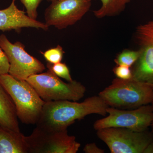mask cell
Returning a JSON list of instances; mask_svg holds the SVG:
<instances>
[{
  "mask_svg": "<svg viewBox=\"0 0 153 153\" xmlns=\"http://www.w3.org/2000/svg\"><path fill=\"white\" fill-rule=\"evenodd\" d=\"M98 138L106 144L111 153H143L153 140L152 132L135 131L111 127L97 131Z\"/></svg>",
  "mask_w": 153,
  "mask_h": 153,
  "instance_id": "obj_5",
  "label": "cell"
},
{
  "mask_svg": "<svg viewBox=\"0 0 153 153\" xmlns=\"http://www.w3.org/2000/svg\"><path fill=\"white\" fill-rule=\"evenodd\" d=\"M26 9L27 15L33 19L38 17L37 9L43 0H20Z\"/></svg>",
  "mask_w": 153,
  "mask_h": 153,
  "instance_id": "obj_18",
  "label": "cell"
},
{
  "mask_svg": "<svg viewBox=\"0 0 153 153\" xmlns=\"http://www.w3.org/2000/svg\"><path fill=\"white\" fill-rule=\"evenodd\" d=\"M26 140L28 153H76L81 146L67 129L48 131L37 126Z\"/></svg>",
  "mask_w": 153,
  "mask_h": 153,
  "instance_id": "obj_6",
  "label": "cell"
},
{
  "mask_svg": "<svg viewBox=\"0 0 153 153\" xmlns=\"http://www.w3.org/2000/svg\"><path fill=\"white\" fill-rule=\"evenodd\" d=\"M16 0L7 8L0 10V30L3 32L15 30L20 31L25 27L35 28L47 30L49 27L45 23L30 18L24 11L19 10Z\"/></svg>",
  "mask_w": 153,
  "mask_h": 153,
  "instance_id": "obj_11",
  "label": "cell"
},
{
  "mask_svg": "<svg viewBox=\"0 0 153 153\" xmlns=\"http://www.w3.org/2000/svg\"><path fill=\"white\" fill-rule=\"evenodd\" d=\"M140 50H125L120 53L114 59L117 65H123L131 67L140 57Z\"/></svg>",
  "mask_w": 153,
  "mask_h": 153,
  "instance_id": "obj_15",
  "label": "cell"
},
{
  "mask_svg": "<svg viewBox=\"0 0 153 153\" xmlns=\"http://www.w3.org/2000/svg\"><path fill=\"white\" fill-rule=\"evenodd\" d=\"M0 47L8 60V73L16 79L26 80L33 74L42 73L45 66L25 50L24 44L17 41L11 43L4 34L0 35Z\"/></svg>",
  "mask_w": 153,
  "mask_h": 153,
  "instance_id": "obj_8",
  "label": "cell"
},
{
  "mask_svg": "<svg viewBox=\"0 0 153 153\" xmlns=\"http://www.w3.org/2000/svg\"><path fill=\"white\" fill-rule=\"evenodd\" d=\"M91 6L90 0H56L45 11V23L49 27L65 29L81 19Z\"/></svg>",
  "mask_w": 153,
  "mask_h": 153,
  "instance_id": "obj_9",
  "label": "cell"
},
{
  "mask_svg": "<svg viewBox=\"0 0 153 153\" xmlns=\"http://www.w3.org/2000/svg\"><path fill=\"white\" fill-rule=\"evenodd\" d=\"M109 107L132 109L151 104L153 100V85L131 78H117L98 94Z\"/></svg>",
  "mask_w": 153,
  "mask_h": 153,
  "instance_id": "obj_2",
  "label": "cell"
},
{
  "mask_svg": "<svg viewBox=\"0 0 153 153\" xmlns=\"http://www.w3.org/2000/svg\"><path fill=\"white\" fill-rule=\"evenodd\" d=\"M151 105H152V110H153V100L152 102V103H151ZM151 129H152V132L153 133V120L152 121V124H151Z\"/></svg>",
  "mask_w": 153,
  "mask_h": 153,
  "instance_id": "obj_23",
  "label": "cell"
},
{
  "mask_svg": "<svg viewBox=\"0 0 153 153\" xmlns=\"http://www.w3.org/2000/svg\"><path fill=\"white\" fill-rule=\"evenodd\" d=\"M1 83L13 100L17 117L22 123L36 124L45 102L26 80L16 79L9 73L0 75Z\"/></svg>",
  "mask_w": 153,
  "mask_h": 153,
  "instance_id": "obj_3",
  "label": "cell"
},
{
  "mask_svg": "<svg viewBox=\"0 0 153 153\" xmlns=\"http://www.w3.org/2000/svg\"><path fill=\"white\" fill-rule=\"evenodd\" d=\"M90 1H92V0H90Z\"/></svg>",
  "mask_w": 153,
  "mask_h": 153,
  "instance_id": "obj_25",
  "label": "cell"
},
{
  "mask_svg": "<svg viewBox=\"0 0 153 153\" xmlns=\"http://www.w3.org/2000/svg\"><path fill=\"white\" fill-rule=\"evenodd\" d=\"M47 1H50L52 2L54 1H56V0H47Z\"/></svg>",
  "mask_w": 153,
  "mask_h": 153,
  "instance_id": "obj_24",
  "label": "cell"
},
{
  "mask_svg": "<svg viewBox=\"0 0 153 153\" xmlns=\"http://www.w3.org/2000/svg\"><path fill=\"white\" fill-rule=\"evenodd\" d=\"M101 7L94 11L97 18L101 19L105 17L112 16L120 13L125 8L127 4L131 0H100Z\"/></svg>",
  "mask_w": 153,
  "mask_h": 153,
  "instance_id": "obj_14",
  "label": "cell"
},
{
  "mask_svg": "<svg viewBox=\"0 0 153 153\" xmlns=\"http://www.w3.org/2000/svg\"><path fill=\"white\" fill-rule=\"evenodd\" d=\"M83 152L85 153H104L103 149L99 148L94 143L85 145L83 148Z\"/></svg>",
  "mask_w": 153,
  "mask_h": 153,
  "instance_id": "obj_21",
  "label": "cell"
},
{
  "mask_svg": "<svg viewBox=\"0 0 153 153\" xmlns=\"http://www.w3.org/2000/svg\"><path fill=\"white\" fill-rule=\"evenodd\" d=\"M47 67L48 69L52 71L59 77L66 79L68 82H71L73 80L69 68L65 63L60 62L52 64L48 63H47Z\"/></svg>",
  "mask_w": 153,
  "mask_h": 153,
  "instance_id": "obj_16",
  "label": "cell"
},
{
  "mask_svg": "<svg viewBox=\"0 0 153 153\" xmlns=\"http://www.w3.org/2000/svg\"><path fill=\"white\" fill-rule=\"evenodd\" d=\"M113 71L117 77L123 79L132 78L131 68L123 65H117L113 69Z\"/></svg>",
  "mask_w": 153,
  "mask_h": 153,
  "instance_id": "obj_19",
  "label": "cell"
},
{
  "mask_svg": "<svg viewBox=\"0 0 153 153\" xmlns=\"http://www.w3.org/2000/svg\"><path fill=\"white\" fill-rule=\"evenodd\" d=\"M143 153H153V140L145 149Z\"/></svg>",
  "mask_w": 153,
  "mask_h": 153,
  "instance_id": "obj_22",
  "label": "cell"
},
{
  "mask_svg": "<svg viewBox=\"0 0 153 153\" xmlns=\"http://www.w3.org/2000/svg\"><path fill=\"white\" fill-rule=\"evenodd\" d=\"M0 126L20 131L16 106L5 88L0 82Z\"/></svg>",
  "mask_w": 153,
  "mask_h": 153,
  "instance_id": "obj_13",
  "label": "cell"
},
{
  "mask_svg": "<svg viewBox=\"0 0 153 153\" xmlns=\"http://www.w3.org/2000/svg\"><path fill=\"white\" fill-rule=\"evenodd\" d=\"M9 67L10 64L7 57L0 47V75L8 73Z\"/></svg>",
  "mask_w": 153,
  "mask_h": 153,
  "instance_id": "obj_20",
  "label": "cell"
},
{
  "mask_svg": "<svg viewBox=\"0 0 153 153\" xmlns=\"http://www.w3.org/2000/svg\"><path fill=\"white\" fill-rule=\"evenodd\" d=\"M108 115L96 121L94 123L95 130L111 127L122 128L135 131L147 130L153 120L151 104L132 109H121L108 107Z\"/></svg>",
  "mask_w": 153,
  "mask_h": 153,
  "instance_id": "obj_7",
  "label": "cell"
},
{
  "mask_svg": "<svg viewBox=\"0 0 153 153\" xmlns=\"http://www.w3.org/2000/svg\"><path fill=\"white\" fill-rule=\"evenodd\" d=\"M0 153H28L26 136L0 126Z\"/></svg>",
  "mask_w": 153,
  "mask_h": 153,
  "instance_id": "obj_12",
  "label": "cell"
},
{
  "mask_svg": "<svg viewBox=\"0 0 153 153\" xmlns=\"http://www.w3.org/2000/svg\"><path fill=\"white\" fill-rule=\"evenodd\" d=\"M64 53L62 47L58 45L55 48L48 49L42 54L48 63L54 64L61 62Z\"/></svg>",
  "mask_w": 153,
  "mask_h": 153,
  "instance_id": "obj_17",
  "label": "cell"
},
{
  "mask_svg": "<svg viewBox=\"0 0 153 153\" xmlns=\"http://www.w3.org/2000/svg\"><path fill=\"white\" fill-rule=\"evenodd\" d=\"M108 107L99 96L85 99L81 102L64 100L45 102L36 126L48 131L67 129L76 120L97 114L105 117Z\"/></svg>",
  "mask_w": 153,
  "mask_h": 153,
  "instance_id": "obj_1",
  "label": "cell"
},
{
  "mask_svg": "<svg viewBox=\"0 0 153 153\" xmlns=\"http://www.w3.org/2000/svg\"><path fill=\"white\" fill-rule=\"evenodd\" d=\"M135 35L140 54L131 67L132 78L153 85V20L138 26Z\"/></svg>",
  "mask_w": 153,
  "mask_h": 153,
  "instance_id": "obj_10",
  "label": "cell"
},
{
  "mask_svg": "<svg viewBox=\"0 0 153 153\" xmlns=\"http://www.w3.org/2000/svg\"><path fill=\"white\" fill-rule=\"evenodd\" d=\"M45 102L68 100L77 101L85 95L86 88L73 80L65 82L48 69L47 72L33 74L26 79Z\"/></svg>",
  "mask_w": 153,
  "mask_h": 153,
  "instance_id": "obj_4",
  "label": "cell"
}]
</instances>
